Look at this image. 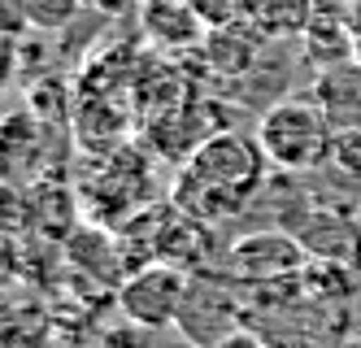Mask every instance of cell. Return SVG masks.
<instances>
[{
  "label": "cell",
  "instance_id": "obj_1",
  "mask_svg": "<svg viewBox=\"0 0 361 348\" xmlns=\"http://www.w3.org/2000/svg\"><path fill=\"white\" fill-rule=\"evenodd\" d=\"M266 152L244 136H214L204 140L174 187V200L200 213V218H226L244 209L266 183Z\"/></svg>",
  "mask_w": 361,
  "mask_h": 348
},
{
  "label": "cell",
  "instance_id": "obj_2",
  "mask_svg": "<svg viewBox=\"0 0 361 348\" xmlns=\"http://www.w3.org/2000/svg\"><path fill=\"white\" fill-rule=\"evenodd\" d=\"M257 144H262L266 162L288 170V174H309L318 170L331 148H335V131H331V114L318 100H274L257 122Z\"/></svg>",
  "mask_w": 361,
  "mask_h": 348
},
{
  "label": "cell",
  "instance_id": "obj_7",
  "mask_svg": "<svg viewBox=\"0 0 361 348\" xmlns=\"http://www.w3.org/2000/svg\"><path fill=\"white\" fill-rule=\"evenodd\" d=\"M218 348H266V344H262V340H257L252 331H244V327H240L235 335H226V340H222Z\"/></svg>",
  "mask_w": 361,
  "mask_h": 348
},
{
  "label": "cell",
  "instance_id": "obj_4",
  "mask_svg": "<svg viewBox=\"0 0 361 348\" xmlns=\"http://www.w3.org/2000/svg\"><path fill=\"white\" fill-rule=\"evenodd\" d=\"M305 248L296 235H279V231H262V235H248L235 244V265L240 275L248 283H270L279 275L296 270V265H305Z\"/></svg>",
  "mask_w": 361,
  "mask_h": 348
},
{
  "label": "cell",
  "instance_id": "obj_5",
  "mask_svg": "<svg viewBox=\"0 0 361 348\" xmlns=\"http://www.w3.org/2000/svg\"><path fill=\"white\" fill-rule=\"evenodd\" d=\"M300 248L314 257V261H340L348 265L353 257H361V235L357 227H348V218H331V213H314L300 231Z\"/></svg>",
  "mask_w": 361,
  "mask_h": 348
},
{
  "label": "cell",
  "instance_id": "obj_3",
  "mask_svg": "<svg viewBox=\"0 0 361 348\" xmlns=\"http://www.w3.org/2000/svg\"><path fill=\"white\" fill-rule=\"evenodd\" d=\"M188 287L192 279L170 261H148L131 279H122L118 287V305L122 313L131 318L135 327H148V331H166V327H178V313H183V301H188Z\"/></svg>",
  "mask_w": 361,
  "mask_h": 348
},
{
  "label": "cell",
  "instance_id": "obj_6",
  "mask_svg": "<svg viewBox=\"0 0 361 348\" xmlns=\"http://www.w3.org/2000/svg\"><path fill=\"white\" fill-rule=\"evenodd\" d=\"M83 0H22V13H27L31 26H39V31H61V26H70V18L79 13Z\"/></svg>",
  "mask_w": 361,
  "mask_h": 348
}]
</instances>
